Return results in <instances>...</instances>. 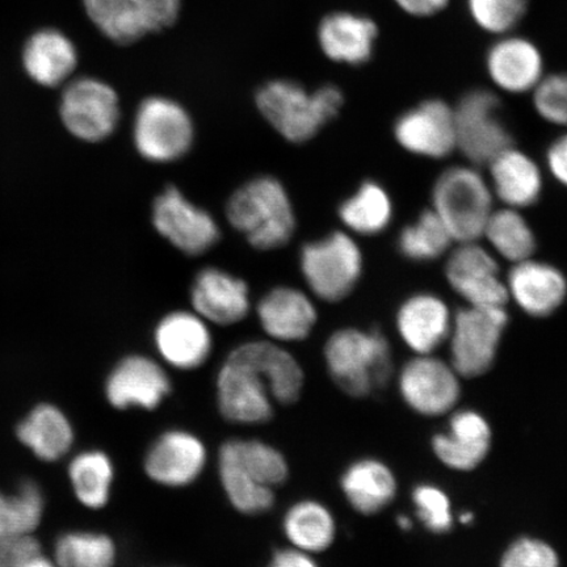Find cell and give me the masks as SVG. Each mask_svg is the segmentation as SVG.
<instances>
[{
  "mask_svg": "<svg viewBox=\"0 0 567 567\" xmlns=\"http://www.w3.org/2000/svg\"><path fill=\"white\" fill-rule=\"evenodd\" d=\"M307 386L296 354L267 338L248 339L225 354L215 378V402L226 423L259 427L274 421L276 408L295 406Z\"/></svg>",
  "mask_w": 567,
  "mask_h": 567,
  "instance_id": "6da1fadb",
  "label": "cell"
},
{
  "mask_svg": "<svg viewBox=\"0 0 567 567\" xmlns=\"http://www.w3.org/2000/svg\"><path fill=\"white\" fill-rule=\"evenodd\" d=\"M225 218L245 243L260 252H271L292 243L296 209L288 189L274 175L250 177L233 190L225 204Z\"/></svg>",
  "mask_w": 567,
  "mask_h": 567,
  "instance_id": "7a4b0ae2",
  "label": "cell"
},
{
  "mask_svg": "<svg viewBox=\"0 0 567 567\" xmlns=\"http://www.w3.org/2000/svg\"><path fill=\"white\" fill-rule=\"evenodd\" d=\"M323 361L330 380L353 400L385 389L394 372L392 346L378 329L346 326L332 331L323 346Z\"/></svg>",
  "mask_w": 567,
  "mask_h": 567,
  "instance_id": "3957f363",
  "label": "cell"
},
{
  "mask_svg": "<svg viewBox=\"0 0 567 567\" xmlns=\"http://www.w3.org/2000/svg\"><path fill=\"white\" fill-rule=\"evenodd\" d=\"M255 105L282 140L302 145L334 122L343 109L344 95L336 84L309 91L292 80H272L261 84Z\"/></svg>",
  "mask_w": 567,
  "mask_h": 567,
  "instance_id": "277c9868",
  "label": "cell"
},
{
  "mask_svg": "<svg viewBox=\"0 0 567 567\" xmlns=\"http://www.w3.org/2000/svg\"><path fill=\"white\" fill-rule=\"evenodd\" d=\"M493 190L477 166H451L436 177L431 209L442 219L455 244L482 239L494 210Z\"/></svg>",
  "mask_w": 567,
  "mask_h": 567,
  "instance_id": "5b68a950",
  "label": "cell"
},
{
  "mask_svg": "<svg viewBox=\"0 0 567 567\" xmlns=\"http://www.w3.org/2000/svg\"><path fill=\"white\" fill-rule=\"evenodd\" d=\"M299 268L308 292L316 300L342 302L363 276V251L352 234L334 230L301 246Z\"/></svg>",
  "mask_w": 567,
  "mask_h": 567,
  "instance_id": "8992f818",
  "label": "cell"
},
{
  "mask_svg": "<svg viewBox=\"0 0 567 567\" xmlns=\"http://www.w3.org/2000/svg\"><path fill=\"white\" fill-rule=\"evenodd\" d=\"M195 141L196 125L193 115L173 97L147 96L134 112V151L153 165H172L186 158L193 151Z\"/></svg>",
  "mask_w": 567,
  "mask_h": 567,
  "instance_id": "52a82bcc",
  "label": "cell"
},
{
  "mask_svg": "<svg viewBox=\"0 0 567 567\" xmlns=\"http://www.w3.org/2000/svg\"><path fill=\"white\" fill-rule=\"evenodd\" d=\"M506 308L465 305L453 313L449 338L450 363L463 380L480 379L491 372L508 328Z\"/></svg>",
  "mask_w": 567,
  "mask_h": 567,
  "instance_id": "ba28073f",
  "label": "cell"
},
{
  "mask_svg": "<svg viewBox=\"0 0 567 567\" xmlns=\"http://www.w3.org/2000/svg\"><path fill=\"white\" fill-rule=\"evenodd\" d=\"M151 219L155 233L189 258L203 257L221 240L217 218L174 184H168L154 197Z\"/></svg>",
  "mask_w": 567,
  "mask_h": 567,
  "instance_id": "9c48e42d",
  "label": "cell"
},
{
  "mask_svg": "<svg viewBox=\"0 0 567 567\" xmlns=\"http://www.w3.org/2000/svg\"><path fill=\"white\" fill-rule=\"evenodd\" d=\"M501 106L495 92L485 89L466 92L453 106L456 151L473 166L487 165L514 145L512 133L501 116Z\"/></svg>",
  "mask_w": 567,
  "mask_h": 567,
  "instance_id": "30bf717a",
  "label": "cell"
},
{
  "mask_svg": "<svg viewBox=\"0 0 567 567\" xmlns=\"http://www.w3.org/2000/svg\"><path fill=\"white\" fill-rule=\"evenodd\" d=\"M208 463V446L200 435L193 430L169 427L148 443L141 466L152 484L182 491L200 481Z\"/></svg>",
  "mask_w": 567,
  "mask_h": 567,
  "instance_id": "8fae6325",
  "label": "cell"
},
{
  "mask_svg": "<svg viewBox=\"0 0 567 567\" xmlns=\"http://www.w3.org/2000/svg\"><path fill=\"white\" fill-rule=\"evenodd\" d=\"M60 117L74 138L86 144H101L117 131L122 104L111 84L94 76H82L63 90Z\"/></svg>",
  "mask_w": 567,
  "mask_h": 567,
  "instance_id": "7c38bea8",
  "label": "cell"
},
{
  "mask_svg": "<svg viewBox=\"0 0 567 567\" xmlns=\"http://www.w3.org/2000/svg\"><path fill=\"white\" fill-rule=\"evenodd\" d=\"M174 393L169 370L158 358L127 353L106 374L104 395L117 411H158Z\"/></svg>",
  "mask_w": 567,
  "mask_h": 567,
  "instance_id": "4fadbf2b",
  "label": "cell"
},
{
  "mask_svg": "<svg viewBox=\"0 0 567 567\" xmlns=\"http://www.w3.org/2000/svg\"><path fill=\"white\" fill-rule=\"evenodd\" d=\"M450 361L436 354H414L396 379L399 393L413 413L423 417L450 415L458 406L463 385Z\"/></svg>",
  "mask_w": 567,
  "mask_h": 567,
  "instance_id": "5bb4252c",
  "label": "cell"
},
{
  "mask_svg": "<svg viewBox=\"0 0 567 567\" xmlns=\"http://www.w3.org/2000/svg\"><path fill=\"white\" fill-rule=\"evenodd\" d=\"M446 282L465 305L506 308L508 295L498 259L491 248L477 243L457 244L446 258Z\"/></svg>",
  "mask_w": 567,
  "mask_h": 567,
  "instance_id": "9a60e30c",
  "label": "cell"
},
{
  "mask_svg": "<svg viewBox=\"0 0 567 567\" xmlns=\"http://www.w3.org/2000/svg\"><path fill=\"white\" fill-rule=\"evenodd\" d=\"M152 339L161 363L177 372L202 370L215 352L212 326L193 309L163 315L154 326Z\"/></svg>",
  "mask_w": 567,
  "mask_h": 567,
  "instance_id": "2e32d148",
  "label": "cell"
},
{
  "mask_svg": "<svg viewBox=\"0 0 567 567\" xmlns=\"http://www.w3.org/2000/svg\"><path fill=\"white\" fill-rule=\"evenodd\" d=\"M252 309L265 338L282 346L305 342L317 328L315 297L288 284L266 290Z\"/></svg>",
  "mask_w": 567,
  "mask_h": 567,
  "instance_id": "e0dca14e",
  "label": "cell"
},
{
  "mask_svg": "<svg viewBox=\"0 0 567 567\" xmlns=\"http://www.w3.org/2000/svg\"><path fill=\"white\" fill-rule=\"evenodd\" d=\"M393 136L403 151L416 157L449 158L456 151L453 106L442 99H427L396 117Z\"/></svg>",
  "mask_w": 567,
  "mask_h": 567,
  "instance_id": "ac0fdd59",
  "label": "cell"
},
{
  "mask_svg": "<svg viewBox=\"0 0 567 567\" xmlns=\"http://www.w3.org/2000/svg\"><path fill=\"white\" fill-rule=\"evenodd\" d=\"M189 302L190 309L217 328L243 323L254 308L248 282L217 266L198 269L190 281Z\"/></svg>",
  "mask_w": 567,
  "mask_h": 567,
  "instance_id": "d6986e66",
  "label": "cell"
},
{
  "mask_svg": "<svg viewBox=\"0 0 567 567\" xmlns=\"http://www.w3.org/2000/svg\"><path fill=\"white\" fill-rule=\"evenodd\" d=\"M494 434L487 417L474 409H456L445 432L431 439L434 456L446 470L472 473L491 455Z\"/></svg>",
  "mask_w": 567,
  "mask_h": 567,
  "instance_id": "ffe728a7",
  "label": "cell"
},
{
  "mask_svg": "<svg viewBox=\"0 0 567 567\" xmlns=\"http://www.w3.org/2000/svg\"><path fill=\"white\" fill-rule=\"evenodd\" d=\"M485 65L494 86L509 95L530 94L545 75L540 49L513 33L499 35L488 48Z\"/></svg>",
  "mask_w": 567,
  "mask_h": 567,
  "instance_id": "44dd1931",
  "label": "cell"
},
{
  "mask_svg": "<svg viewBox=\"0 0 567 567\" xmlns=\"http://www.w3.org/2000/svg\"><path fill=\"white\" fill-rule=\"evenodd\" d=\"M453 313L449 302L434 292L408 297L395 313V330L414 354H434L449 342Z\"/></svg>",
  "mask_w": 567,
  "mask_h": 567,
  "instance_id": "7402d4cb",
  "label": "cell"
},
{
  "mask_svg": "<svg viewBox=\"0 0 567 567\" xmlns=\"http://www.w3.org/2000/svg\"><path fill=\"white\" fill-rule=\"evenodd\" d=\"M508 301L513 300L524 315L548 318L567 299L565 274L548 261L530 258L513 265L506 275Z\"/></svg>",
  "mask_w": 567,
  "mask_h": 567,
  "instance_id": "603a6c76",
  "label": "cell"
},
{
  "mask_svg": "<svg viewBox=\"0 0 567 567\" xmlns=\"http://www.w3.org/2000/svg\"><path fill=\"white\" fill-rule=\"evenodd\" d=\"M339 488L347 505L361 516L384 513L399 495V478L385 461L365 456L351 461L340 474Z\"/></svg>",
  "mask_w": 567,
  "mask_h": 567,
  "instance_id": "cb8c5ba5",
  "label": "cell"
},
{
  "mask_svg": "<svg viewBox=\"0 0 567 567\" xmlns=\"http://www.w3.org/2000/svg\"><path fill=\"white\" fill-rule=\"evenodd\" d=\"M378 38L374 20L349 11L329 13L317 30L318 45L326 59L354 68L371 61Z\"/></svg>",
  "mask_w": 567,
  "mask_h": 567,
  "instance_id": "d4e9b609",
  "label": "cell"
},
{
  "mask_svg": "<svg viewBox=\"0 0 567 567\" xmlns=\"http://www.w3.org/2000/svg\"><path fill=\"white\" fill-rule=\"evenodd\" d=\"M486 166L493 195L505 207L522 210L540 200L544 189L542 168L527 153L513 145Z\"/></svg>",
  "mask_w": 567,
  "mask_h": 567,
  "instance_id": "484cf974",
  "label": "cell"
},
{
  "mask_svg": "<svg viewBox=\"0 0 567 567\" xmlns=\"http://www.w3.org/2000/svg\"><path fill=\"white\" fill-rule=\"evenodd\" d=\"M281 532L289 547L322 555L334 547L338 538V522L334 513L322 501L297 499L281 516Z\"/></svg>",
  "mask_w": 567,
  "mask_h": 567,
  "instance_id": "4316f807",
  "label": "cell"
},
{
  "mask_svg": "<svg viewBox=\"0 0 567 567\" xmlns=\"http://www.w3.org/2000/svg\"><path fill=\"white\" fill-rule=\"evenodd\" d=\"M76 65V48L65 33L45 28L25 42L23 66L40 86H61L74 73Z\"/></svg>",
  "mask_w": 567,
  "mask_h": 567,
  "instance_id": "83f0119b",
  "label": "cell"
},
{
  "mask_svg": "<svg viewBox=\"0 0 567 567\" xmlns=\"http://www.w3.org/2000/svg\"><path fill=\"white\" fill-rule=\"evenodd\" d=\"M338 217L354 237L379 236L393 221V200L380 183L365 181L339 204Z\"/></svg>",
  "mask_w": 567,
  "mask_h": 567,
  "instance_id": "f1b7e54d",
  "label": "cell"
},
{
  "mask_svg": "<svg viewBox=\"0 0 567 567\" xmlns=\"http://www.w3.org/2000/svg\"><path fill=\"white\" fill-rule=\"evenodd\" d=\"M218 452L230 457L260 485L276 492L287 485L292 474L286 453L264 439L229 437L219 445Z\"/></svg>",
  "mask_w": 567,
  "mask_h": 567,
  "instance_id": "f546056e",
  "label": "cell"
},
{
  "mask_svg": "<svg viewBox=\"0 0 567 567\" xmlns=\"http://www.w3.org/2000/svg\"><path fill=\"white\" fill-rule=\"evenodd\" d=\"M18 437L40 460L56 461L74 444V429L68 416L52 405L34 408L19 424Z\"/></svg>",
  "mask_w": 567,
  "mask_h": 567,
  "instance_id": "4dcf8cb0",
  "label": "cell"
},
{
  "mask_svg": "<svg viewBox=\"0 0 567 567\" xmlns=\"http://www.w3.org/2000/svg\"><path fill=\"white\" fill-rule=\"evenodd\" d=\"M69 477L82 506L102 509L110 503L116 467L109 453L101 450L83 451L71 460Z\"/></svg>",
  "mask_w": 567,
  "mask_h": 567,
  "instance_id": "1f68e13d",
  "label": "cell"
},
{
  "mask_svg": "<svg viewBox=\"0 0 567 567\" xmlns=\"http://www.w3.org/2000/svg\"><path fill=\"white\" fill-rule=\"evenodd\" d=\"M482 239L486 240L495 257L513 265L534 258L537 250L534 229L522 212L514 208L494 209Z\"/></svg>",
  "mask_w": 567,
  "mask_h": 567,
  "instance_id": "d6a6232c",
  "label": "cell"
},
{
  "mask_svg": "<svg viewBox=\"0 0 567 567\" xmlns=\"http://www.w3.org/2000/svg\"><path fill=\"white\" fill-rule=\"evenodd\" d=\"M216 466L219 486L234 512L250 517L272 512L278 502L274 488L260 485L230 457L218 451Z\"/></svg>",
  "mask_w": 567,
  "mask_h": 567,
  "instance_id": "836d02e7",
  "label": "cell"
},
{
  "mask_svg": "<svg viewBox=\"0 0 567 567\" xmlns=\"http://www.w3.org/2000/svg\"><path fill=\"white\" fill-rule=\"evenodd\" d=\"M455 240L434 210L425 209L403 228L396 246L403 258L415 264H429L449 254Z\"/></svg>",
  "mask_w": 567,
  "mask_h": 567,
  "instance_id": "e575fe53",
  "label": "cell"
},
{
  "mask_svg": "<svg viewBox=\"0 0 567 567\" xmlns=\"http://www.w3.org/2000/svg\"><path fill=\"white\" fill-rule=\"evenodd\" d=\"M54 556L59 567H115L118 549L104 532L71 530L56 540Z\"/></svg>",
  "mask_w": 567,
  "mask_h": 567,
  "instance_id": "d590c367",
  "label": "cell"
},
{
  "mask_svg": "<svg viewBox=\"0 0 567 567\" xmlns=\"http://www.w3.org/2000/svg\"><path fill=\"white\" fill-rule=\"evenodd\" d=\"M44 513V496L32 481H25L17 493H0V542L30 536Z\"/></svg>",
  "mask_w": 567,
  "mask_h": 567,
  "instance_id": "8d00e7d4",
  "label": "cell"
},
{
  "mask_svg": "<svg viewBox=\"0 0 567 567\" xmlns=\"http://www.w3.org/2000/svg\"><path fill=\"white\" fill-rule=\"evenodd\" d=\"M87 17L106 39L130 45L148 34L130 0H82Z\"/></svg>",
  "mask_w": 567,
  "mask_h": 567,
  "instance_id": "74e56055",
  "label": "cell"
},
{
  "mask_svg": "<svg viewBox=\"0 0 567 567\" xmlns=\"http://www.w3.org/2000/svg\"><path fill=\"white\" fill-rule=\"evenodd\" d=\"M466 4L474 24L499 38L513 33L526 18L529 0H466Z\"/></svg>",
  "mask_w": 567,
  "mask_h": 567,
  "instance_id": "f35d334b",
  "label": "cell"
},
{
  "mask_svg": "<svg viewBox=\"0 0 567 567\" xmlns=\"http://www.w3.org/2000/svg\"><path fill=\"white\" fill-rule=\"evenodd\" d=\"M417 520L432 535H446L455 527V513L451 496L443 487L431 482L416 485L411 493Z\"/></svg>",
  "mask_w": 567,
  "mask_h": 567,
  "instance_id": "ab89813d",
  "label": "cell"
},
{
  "mask_svg": "<svg viewBox=\"0 0 567 567\" xmlns=\"http://www.w3.org/2000/svg\"><path fill=\"white\" fill-rule=\"evenodd\" d=\"M530 95L532 105L544 122L567 127V73L545 74Z\"/></svg>",
  "mask_w": 567,
  "mask_h": 567,
  "instance_id": "60d3db41",
  "label": "cell"
},
{
  "mask_svg": "<svg viewBox=\"0 0 567 567\" xmlns=\"http://www.w3.org/2000/svg\"><path fill=\"white\" fill-rule=\"evenodd\" d=\"M499 567H561L558 551L542 537L520 536L503 550Z\"/></svg>",
  "mask_w": 567,
  "mask_h": 567,
  "instance_id": "b9f144b4",
  "label": "cell"
},
{
  "mask_svg": "<svg viewBox=\"0 0 567 567\" xmlns=\"http://www.w3.org/2000/svg\"><path fill=\"white\" fill-rule=\"evenodd\" d=\"M148 33L162 32L176 23L182 0H130Z\"/></svg>",
  "mask_w": 567,
  "mask_h": 567,
  "instance_id": "7bdbcfd3",
  "label": "cell"
},
{
  "mask_svg": "<svg viewBox=\"0 0 567 567\" xmlns=\"http://www.w3.org/2000/svg\"><path fill=\"white\" fill-rule=\"evenodd\" d=\"M40 551L31 536L0 542V567H21L28 558Z\"/></svg>",
  "mask_w": 567,
  "mask_h": 567,
  "instance_id": "ee69618b",
  "label": "cell"
},
{
  "mask_svg": "<svg viewBox=\"0 0 567 567\" xmlns=\"http://www.w3.org/2000/svg\"><path fill=\"white\" fill-rule=\"evenodd\" d=\"M545 158L550 175L567 188V133L551 142Z\"/></svg>",
  "mask_w": 567,
  "mask_h": 567,
  "instance_id": "f6af8a7d",
  "label": "cell"
},
{
  "mask_svg": "<svg viewBox=\"0 0 567 567\" xmlns=\"http://www.w3.org/2000/svg\"><path fill=\"white\" fill-rule=\"evenodd\" d=\"M316 556L293 547L276 548L269 556L267 567H321Z\"/></svg>",
  "mask_w": 567,
  "mask_h": 567,
  "instance_id": "bcb514c9",
  "label": "cell"
},
{
  "mask_svg": "<svg viewBox=\"0 0 567 567\" xmlns=\"http://www.w3.org/2000/svg\"><path fill=\"white\" fill-rule=\"evenodd\" d=\"M406 16L413 18H432L443 12L451 0H393Z\"/></svg>",
  "mask_w": 567,
  "mask_h": 567,
  "instance_id": "7dc6e473",
  "label": "cell"
},
{
  "mask_svg": "<svg viewBox=\"0 0 567 567\" xmlns=\"http://www.w3.org/2000/svg\"><path fill=\"white\" fill-rule=\"evenodd\" d=\"M21 567H59L44 556H40V551L27 559Z\"/></svg>",
  "mask_w": 567,
  "mask_h": 567,
  "instance_id": "c3c4849f",
  "label": "cell"
},
{
  "mask_svg": "<svg viewBox=\"0 0 567 567\" xmlns=\"http://www.w3.org/2000/svg\"><path fill=\"white\" fill-rule=\"evenodd\" d=\"M396 526L402 530H410L413 529V520H411L409 516L401 515L399 519H396Z\"/></svg>",
  "mask_w": 567,
  "mask_h": 567,
  "instance_id": "681fc988",
  "label": "cell"
},
{
  "mask_svg": "<svg viewBox=\"0 0 567 567\" xmlns=\"http://www.w3.org/2000/svg\"><path fill=\"white\" fill-rule=\"evenodd\" d=\"M458 520L463 524H465V526H467V524H471L473 523L474 520V514L473 513H463L458 516Z\"/></svg>",
  "mask_w": 567,
  "mask_h": 567,
  "instance_id": "f907efd6",
  "label": "cell"
}]
</instances>
